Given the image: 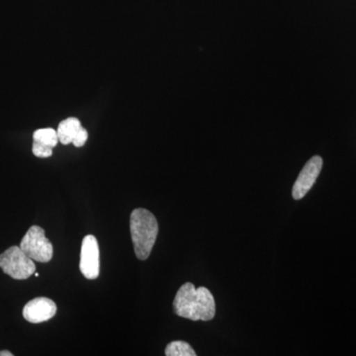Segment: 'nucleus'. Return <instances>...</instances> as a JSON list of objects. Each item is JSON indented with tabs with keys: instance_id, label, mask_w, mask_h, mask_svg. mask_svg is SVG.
Here are the masks:
<instances>
[{
	"instance_id": "13",
	"label": "nucleus",
	"mask_w": 356,
	"mask_h": 356,
	"mask_svg": "<svg viewBox=\"0 0 356 356\" xmlns=\"http://www.w3.org/2000/svg\"><path fill=\"white\" fill-rule=\"evenodd\" d=\"M13 353L8 350L0 351V356H13Z\"/></svg>"
},
{
	"instance_id": "10",
	"label": "nucleus",
	"mask_w": 356,
	"mask_h": 356,
	"mask_svg": "<svg viewBox=\"0 0 356 356\" xmlns=\"http://www.w3.org/2000/svg\"><path fill=\"white\" fill-rule=\"evenodd\" d=\"M166 356H195L196 353L191 344L182 341L168 343L165 348Z\"/></svg>"
},
{
	"instance_id": "12",
	"label": "nucleus",
	"mask_w": 356,
	"mask_h": 356,
	"mask_svg": "<svg viewBox=\"0 0 356 356\" xmlns=\"http://www.w3.org/2000/svg\"><path fill=\"white\" fill-rule=\"evenodd\" d=\"M88 139V131H86V129L83 127L81 129V131H79V134H77L76 137L74 138V140H72V144H74V147H83Z\"/></svg>"
},
{
	"instance_id": "2",
	"label": "nucleus",
	"mask_w": 356,
	"mask_h": 356,
	"mask_svg": "<svg viewBox=\"0 0 356 356\" xmlns=\"http://www.w3.org/2000/svg\"><path fill=\"white\" fill-rule=\"evenodd\" d=\"M130 229L135 254L140 261H146L158 238V221L149 210L138 208L131 214Z\"/></svg>"
},
{
	"instance_id": "5",
	"label": "nucleus",
	"mask_w": 356,
	"mask_h": 356,
	"mask_svg": "<svg viewBox=\"0 0 356 356\" xmlns=\"http://www.w3.org/2000/svg\"><path fill=\"white\" fill-rule=\"evenodd\" d=\"M79 269L84 277L93 280L99 276L100 254L99 245L95 236L88 235L83 238L81 245Z\"/></svg>"
},
{
	"instance_id": "4",
	"label": "nucleus",
	"mask_w": 356,
	"mask_h": 356,
	"mask_svg": "<svg viewBox=\"0 0 356 356\" xmlns=\"http://www.w3.org/2000/svg\"><path fill=\"white\" fill-rule=\"evenodd\" d=\"M21 250L33 261L49 262L53 257L54 248L49 238L44 235V229L39 226H32L22 238Z\"/></svg>"
},
{
	"instance_id": "9",
	"label": "nucleus",
	"mask_w": 356,
	"mask_h": 356,
	"mask_svg": "<svg viewBox=\"0 0 356 356\" xmlns=\"http://www.w3.org/2000/svg\"><path fill=\"white\" fill-rule=\"evenodd\" d=\"M33 140L34 142L54 149L58 143V133L51 128L39 129L33 134Z\"/></svg>"
},
{
	"instance_id": "1",
	"label": "nucleus",
	"mask_w": 356,
	"mask_h": 356,
	"mask_svg": "<svg viewBox=\"0 0 356 356\" xmlns=\"http://www.w3.org/2000/svg\"><path fill=\"white\" fill-rule=\"evenodd\" d=\"M173 310L179 317L191 321H211L216 314L214 296L206 287L195 288L191 282L178 289Z\"/></svg>"
},
{
	"instance_id": "3",
	"label": "nucleus",
	"mask_w": 356,
	"mask_h": 356,
	"mask_svg": "<svg viewBox=\"0 0 356 356\" xmlns=\"http://www.w3.org/2000/svg\"><path fill=\"white\" fill-rule=\"evenodd\" d=\"M0 268L16 280H27L36 271L34 261L15 245L0 254Z\"/></svg>"
},
{
	"instance_id": "8",
	"label": "nucleus",
	"mask_w": 356,
	"mask_h": 356,
	"mask_svg": "<svg viewBox=\"0 0 356 356\" xmlns=\"http://www.w3.org/2000/svg\"><path fill=\"white\" fill-rule=\"evenodd\" d=\"M81 128L83 126H81V121L74 117H70V118L60 122L57 131L58 142L62 143L63 145L70 144Z\"/></svg>"
},
{
	"instance_id": "7",
	"label": "nucleus",
	"mask_w": 356,
	"mask_h": 356,
	"mask_svg": "<svg viewBox=\"0 0 356 356\" xmlns=\"http://www.w3.org/2000/svg\"><path fill=\"white\" fill-rule=\"evenodd\" d=\"M57 305L53 300L46 297H38L26 304L23 309V317L33 324L47 322L55 317Z\"/></svg>"
},
{
	"instance_id": "11",
	"label": "nucleus",
	"mask_w": 356,
	"mask_h": 356,
	"mask_svg": "<svg viewBox=\"0 0 356 356\" xmlns=\"http://www.w3.org/2000/svg\"><path fill=\"white\" fill-rule=\"evenodd\" d=\"M32 152L34 156L38 158H50L53 154V149L50 147L44 146L39 143H33Z\"/></svg>"
},
{
	"instance_id": "6",
	"label": "nucleus",
	"mask_w": 356,
	"mask_h": 356,
	"mask_svg": "<svg viewBox=\"0 0 356 356\" xmlns=\"http://www.w3.org/2000/svg\"><path fill=\"white\" fill-rule=\"evenodd\" d=\"M323 168V159L320 156H313L307 161L303 170L299 173L298 178L293 185L292 196L295 200L304 198L311 191L316 180L320 175Z\"/></svg>"
}]
</instances>
